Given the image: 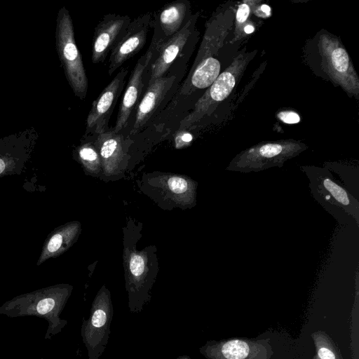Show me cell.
Masks as SVG:
<instances>
[{"instance_id":"obj_1","label":"cell","mask_w":359,"mask_h":359,"mask_svg":"<svg viewBox=\"0 0 359 359\" xmlns=\"http://www.w3.org/2000/svg\"><path fill=\"white\" fill-rule=\"evenodd\" d=\"M207 359H298L297 343L280 331L269 330L255 338L210 340L199 348Z\"/></svg>"},{"instance_id":"obj_2","label":"cell","mask_w":359,"mask_h":359,"mask_svg":"<svg viewBox=\"0 0 359 359\" xmlns=\"http://www.w3.org/2000/svg\"><path fill=\"white\" fill-rule=\"evenodd\" d=\"M73 287L60 283L18 295L0 306V314L10 318L36 316L48 322L46 339H50L67 325L60 315Z\"/></svg>"},{"instance_id":"obj_3","label":"cell","mask_w":359,"mask_h":359,"mask_svg":"<svg viewBox=\"0 0 359 359\" xmlns=\"http://www.w3.org/2000/svg\"><path fill=\"white\" fill-rule=\"evenodd\" d=\"M55 46L66 79L75 96L83 100L88 88V78L82 55L76 43L74 25L69 11L62 6L56 19Z\"/></svg>"},{"instance_id":"obj_4","label":"cell","mask_w":359,"mask_h":359,"mask_svg":"<svg viewBox=\"0 0 359 359\" xmlns=\"http://www.w3.org/2000/svg\"><path fill=\"white\" fill-rule=\"evenodd\" d=\"M307 148L302 142L292 139L263 142L241 151L231 161L226 170L250 172L282 167Z\"/></svg>"},{"instance_id":"obj_5","label":"cell","mask_w":359,"mask_h":359,"mask_svg":"<svg viewBox=\"0 0 359 359\" xmlns=\"http://www.w3.org/2000/svg\"><path fill=\"white\" fill-rule=\"evenodd\" d=\"M302 169L309 179V186L315 200L333 215L343 212L359 225L358 200L338 182L328 170L315 166H303Z\"/></svg>"},{"instance_id":"obj_6","label":"cell","mask_w":359,"mask_h":359,"mask_svg":"<svg viewBox=\"0 0 359 359\" xmlns=\"http://www.w3.org/2000/svg\"><path fill=\"white\" fill-rule=\"evenodd\" d=\"M256 51L238 55L208 88L196 102L194 109L180 122L179 129H189L207 115L231 93Z\"/></svg>"},{"instance_id":"obj_7","label":"cell","mask_w":359,"mask_h":359,"mask_svg":"<svg viewBox=\"0 0 359 359\" xmlns=\"http://www.w3.org/2000/svg\"><path fill=\"white\" fill-rule=\"evenodd\" d=\"M113 315L111 293L103 285L92 302L88 318L81 324V335L88 359H99L104 353L109 342Z\"/></svg>"},{"instance_id":"obj_8","label":"cell","mask_w":359,"mask_h":359,"mask_svg":"<svg viewBox=\"0 0 359 359\" xmlns=\"http://www.w3.org/2000/svg\"><path fill=\"white\" fill-rule=\"evenodd\" d=\"M318 48L322 69L332 81L349 96L358 97L359 78L340 40L327 32L323 33L319 36Z\"/></svg>"},{"instance_id":"obj_9","label":"cell","mask_w":359,"mask_h":359,"mask_svg":"<svg viewBox=\"0 0 359 359\" xmlns=\"http://www.w3.org/2000/svg\"><path fill=\"white\" fill-rule=\"evenodd\" d=\"M199 16L197 12L192 15L186 25L169 40H168L153 56L149 67L147 86L156 79L168 74L171 67L179 65L180 62H185V56L189 54L191 43L198 34L196 24Z\"/></svg>"},{"instance_id":"obj_10","label":"cell","mask_w":359,"mask_h":359,"mask_svg":"<svg viewBox=\"0 0 359 359\" xmlns=\"http://www.w3.org/2000/svg\"><path fill=\"white\" fill-rule=\"evenodd\" d=\"M38 138L37 131L31 127L0 139V178L24 172Z\"/></svg>"},{"instance_id":"obj_11","label":"cell","mask_w":359,"mask_h":359,"mask_svg":"<svg viewBox=\"0 0 359 359\" xmlns=\"http://www.w3.org/2000/svg\"><path fill=\"white\" fill-rule=\"evenodd\" d=\"M177 67H172L166 75L147 86L137 106L130 135L137 134L148 124L164 102L167 95L171 93L175 84L178 83V73L183 71V68L185 69Z\"/></svg>"},{"instance_id":"obj_12","label":"cell","mask_w":359,"mask_h":359,"mask_svg":"<svg viewBox=\"0 0 359 359\" xmlns=\"http://www.w3.org/2000/svg\"><path fill=\"white\" fill-rule=\"evenodd\" d=\"M192 15L191 4L188 0H177L167 4L154 13V33L149 47L153 56L186 25Z\"/></svg>"},{"instance_id":"obj_13","label":"cell","mask_w":359,"mask_h":359,"mask_svg":"<svg viewBox=\"0 0 359 359\" xmlns=\"http://www.w3.org/2000/svg\"><path fill=\"white\" fill-rule=\"evenodd\" d=\"M152 57L153 53L148 48L138 59L131 72L113 129L115 133L125 129L131 116L135 113L137 106L147 86L149 67Z\"/></svg>"},{"instance_id":"obj_14","label":"cell","mask_w":359,"mask_h":359,"mask_svg":"<svg viewBox=\"0 0 359 359\" xmlns=\"http://www.w3.org/2000/svg\"><path fill=\"white\" fill-rule=\"evenodd\" d=\"M128 72V69L122 68L93 102L86 119V135L108 130L109 121L123 90Z\"/></svg>"},{"instance_id":"obj_15","label":"cell","mask_w":359,"mask_h":359,"mask_svg":"<svg viewBox=\"0 0 359 359\" xmlns=\"http://www.w3.org/2000/svg\"><path fill=\"white\" fill-rule=\"evenodd\" d=\"M152 28V13H147L133 20L109 53V76L125 62L133 57L144 46L147 36Z\"/></svg>"},{"instance_id":"obj_16","label":"cell","mask_w":359,"mask_h":359,"mask_svg":"<svg viewBox=\"0 0 359 359\" xmlns=\"http://www.w3.org/2000/svg\"><path fill=\"white\" fill-rule=\"evenodd\" d=\"M131 21L128 15L109 13L95 27L91 48L93 64L104 62Z\"/></svg>"},{"instance_id":"obj_17","label":"cell","mask_w":359,"mask_h":359,"mask_svg":"<svg viewBox=\"0 0 359 359\" xmlns=\"http://www.w3.org/2000/svg\"><path fill=\"white\" fill-rule=\"evenodd\" d=\"M233 21L232 11L217 12L206 22L205 31L193 65L201 61L215 57L224 45V40L231 29Z\"/></svg>"},{"instance_id":"obj_18","label":"cell","mask_w":359,"mask_h":359,"mask_svg":"<svg viewBox=\"0 0 359 359\" xmlns=\"http://www.w3.org/2000/svg\"><path fill=\"white\" fill-rule=\"evenodd\" d=\"M78 221L66 223L55 228L47 236L36 262L39 266L50 258L57 257L66 252L76 241L81 233Z\"/></svg>"},{"instance_id":"obj_19","label":"cell","mask_w":359,"mask_h":359,"mask_svg":"<svg viewBox=\"0 0 359 359\" xmlns=\"http://www.w3.org/2000/svg\"><path fill=\"white\" fill-rule=\"evenodd\" d=\"M221 65L215 57L206 58L192 66L178 95H190L196 90L208 88L217 78Z\"/></svg>"},{"instance_id":"obj_20","label":"cell","mask_w":359,"mask_h":359,"mask_svg":"<svg viewBox=\"0 0 359 359\" xmlns=\"http://www.w3.org/2000/svg\"><path fill=\"white\" fill-rule=\"evenodd\" d=\"M94 136L101 164L108 172H114L119 167L125 156L123 135L121 131L115 133L114 130H108Z\"/></svg>"},{"instance_id":"obj_21","label":"cell","mask_w":359,"mask_h":359,"mask_svg":"<svg viewBox=\"0 0 359 359\" xmlns=\"http://www.w3.org/2000/svg\"><path fill=\"white\" fill-rule=\"evenodd\" d=\"M316 353L312 359H343L338 348L328 334L317 331L311 334Z\"/></svg>"},{"instance_id":"obj_22","label":"cell","mask_w":359,"mask_h":359,"mask_svg":"<svg viewBox=\"0 0 359 359\" xmlns=\"http://www.w3.org/2000/svg\"><path fill=\"white\" fill-rule=\"evenodd\" d=\"M75 156L89 172H96L101 166V160L95 142L80 144L74 151Z\"/></svg>"},{"instance_id":"obj_23","label":"cell","mask_w":359,"mask_h":359,"mask_svg":"<svg viewBox=\"0 0 359 359\" xmlns=\"http://www.w3.org/2000/svg\"><path fill=\"white\" fill-rule=\"evenodd\" d=\"M167 187L172 194L180 196L185 195L194 199L195 186L193 182L187 177L172 176L167 180Z\"/></svg>"},{"instance_id":"obj_24","label":"cell","mask_w":359,"mask_h":359,"mask_svg":"<svg viewBox=\"0 0 359 359\" xmlns=\"http://www.w3.org/2000/svg\"><path fill=\"white\" fill-rule=\"evenodd\" d=\"M250 8L249 1H244L238 6L236 13V27L232 42L241 39L244 35L243 29L248 25L245 22L249 17Z\"/></svg>"},{"instance_id":"obj_25","label":"cell","mask_w":359,"mask_h":359,"mask_svg":"<svg viewBox=\"0 0 359 359\" xmlns=\"http://www.w3.org/2000/svg\"><path fill=\"white\" fill-rule=\"evenodd\" d=\"M192 140L193 135L188 129H178L174 135V142L177 149L188 146Z\"/></svg>"},{"instance_id":"obj_26","label":"cell","mask_w":359,"mask_h":359,"mask_svg":"<svg viewBox=\"0 0 359 359\" xmlns=\"http://www.w3.org/2000/svg\"><path fill=\"white\" fill-rule=\"evenodd\" d=\"M278 116L282 121L288 124L297 123L300 121L299 114L294 111H281Z\"/></svg>"},{"instance_id":"obj_27","label":"cell","mask_w":359,"mask_h":359,"mask_svg":"<svg viewBox=\"0 0 359 359\" xmlns=\"http://www.w3.org/2000/svg\"><path fill=\"white\" fill-rule=\"evenodd\" d=\"M260 11L262 13L263 16H269L271 13V8L266 4H263L260 7Z\"/></svg>"},{"instance_id":"obj_28","label":"cell","mask_w":359,"mask_h":359,"mask_svg":"<svg viewBox=\"0 0 359 359\" xmlns=\"http://www.w3.org/2000/svg\"><path fill=\"white\" fill-rule=\"evenodd\" d=\"M255 28L254 27L250 25V24H248L243 29V31H244V33L245 34H251L253 32Z\"/></svg>"},{"instance_id":"obj_29","label":"cell","mask_w":359,"mask_h":359,"mask_svg":"<svg viewBox=\"0 0 359 359\" xmlns=\"http://www.w3.org/2000/svg\"><path fill=\"white\" fill-rule=\"evenodd\" d=\"M175 359H192V358L187 355H181L177 356Z\"/></svg>"}]
</instances>
